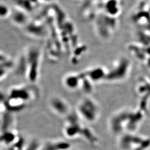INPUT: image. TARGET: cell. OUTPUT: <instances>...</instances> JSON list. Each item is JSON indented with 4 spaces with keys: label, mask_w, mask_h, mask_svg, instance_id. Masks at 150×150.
<instances>
[{
    "label": "cell",
    "mask_w": 150,
    "mask_h": 150,
    "mask_svg": "<svg viewBox=\"0 0 150 150\" xmlns=\"http://www.w3.org/2000/svg\"><path fill=\"white\" fill-rule=\"evenodd\" d=\"M76 113L80 118L87 122L93 123L100 117V108L98 104L93 99L87 97L78 103Z\"/></svg>",
    "instance_id": "cell-1"
},
{
    "label": "cell",
    "mask_w": 150,
    "mask_h": 150,
    "mask_svg": "<svg viewBox=\"0 0 150 150\" xmlns=\"http://www.w3.org/2000/svg\"><path fill=\"white\" fill-rule=\"evenodd\" d=\"M27 62L26 77L32 83H35L38 78L40 66L41 52L40 49L35 46L28 48L25 53Z\"/></svg>",
    "instance_id": "cell-2"
},
{
    "label": "cell",
    "mask_w": 150,
    "mask_h": 150,
    "mask_svg": "<svg viewBox=\"0 0 150 150\" xmlns=\"http://www.w3.org/2000/svg\"><path fill=\"white\" fill-rule=\"evenodd\" d=\"M117 25L116 17L105 13L97 16L95 21V28L100 38L107 39L112 33Z\"/></svg>",
    "instance_id": "cell-3"
},
{
    "label": "cell",
    "mask_w": 150,
    "mask_h": 150,
    "mask_svg": "<svg viewBox=\"0 0 150 150\" xmlns=\"http://www.w3.org/2000/svg\"><path fill=\"white\" fill-rule=\"evenodd\" d=\"M35 89L31 86L22 85L12 87L8 91L7 97L27 105L35 100Z\"/></svg>",
    "instance_id": "cell-4"
},
{
    "label": "cell",
    "mask_w": 150,
    "mask_h": 150,
    "mask_svg": "<svg viewBox=\"0 0 150 150\" xmlns=\"http://www.w3.org/2000/svg\"><path fill=\"white\" fill-rule=\"evenodd\" d=\"M79 116L76 115L71 114L67 117V121L64 129V133L68 139H76L81 136L82 126L79 121Z\"/></svg>",
    "instance_id": "cell-5"
},
{
    "label": "cell",
    "mask_w": 150,
    "mask_h": 150,
    "mask_svg": "<svg viewBox=\"0 0 150 150\" xmlns=\"http://www.w3.org/2000/svg\"><path fill=\"white\" fill-rule=\"evenodd\" d=\"M48 105L50 109L60 116L67 117L71 113L70 105L64 98L54 95L49 99Z\"/></svg>",
    "instance_id": "cell-6"
},
{
    "label": "cell",
    "mask_w": 150,
    "mask_h": 150,
    "mask_svg": "<svg viewBox=\"0 0 150 150\" xmlns=\"http://www.w3.org/2000/svg\"><path fill=\"white\" fill-rule=\"evenodd\" d=\"M129 62L126 58H120L115 62L112 69L107 71L105 80L107 81H115L119 80L123 77V74H125V71Z\"/></svg>",
    "instance_id": "cell-7"
},
{
    "label": "cell",
    "mask_w": 150,
    "mask_h": 150,
    "mask_svg": "<svg viewBox=\"0 0 150 150\" xmlns=\"http://www.w3.org/2000/svg\"><path fill=\"white\" fill-rule=\"evenodd\" d=\"M107 70L101 66H97L84 71L86 76L93 83L105 80Z\"/></svg>",
    "instance_id": "cell-8"
},
{
    "label": "cell",
    "mask_w": 150,
    "mask_h": 150,
    "mask_svg": "<svg viewBox=\"0 0 150 150\" xmlns=\"http://www.w3.org/2000/svg\"><path fill=\"white\" fill-rule=\"evenodd\" d=\"M82 79L81 73L71 74L64 76L63 79V84L64 87L70 90H76L80 88Z\"/></svg>",
    "instance_id": "cell-9"
},
{
    "label": "cell",
    "mask_w": 150,
    "mask_h": 150,
    "mask_svg": "<svg viewBox=\"0 0 150 150\" xmlns=\"http://www.w3.org/2000/svg\"><path fill=\"white\" fill-rule=\"evenodd\" d=\"M14 62L5 54H1V80L7 75L8 71L13 69Z\"/></svg>",
    "instance_id": "cell-10"
},
{
    "label": "cell",
    "mask_w": 150,
    "mask_h": 150,
    "mask_svg": "<svg viewBox=\"0 0 150 150\" xmlns=\"http://www.w3.org/2000/svg\"><path fill=\"white\" fill-rule=\"evenodd\" d=\"M19 135L15 129L2 132L1 143L6 147H9L18 139Z\"/></svg>",
    "instance_id": "cell-11"
},
{
    "label": "cell",
    "mask_w": 150,
    "mask_h": 150,
    "mask_svg": "<svg viewBox=\"0 0 150 150\" xmlns=\"http://www.w3.org/2000/svg\"><path fill=\"white\" fill-rule=\"evenodd\" d=\"M82 79L81 82V89L86 95H91L94 91L93 82H92L87 76L84 72H81Z\"/></svg>",
    "instance_id": "cell-12"
},
{
    "label": "cell",
    "mask_w": 150,
    "mask_h": 150,
    "mask_svg": "<svg viewBox=\"0 0 150 150\" xmlns=\"http://www.w3.org/2000/svg\"><path fill=\"white\" fill-rule=\"evenodd\" d=\"M81 137H83L90 144L93 146L97 145L98 143V139L94 132L89 127H83Z\"/></svg>",
    "instance_id": "cell-13"
},
{
    "label": "cell",
    "mask_w": 150,
    "mask_h": 150,
    "mask_svg": "<svg viewBox=\"0 0 150 150\" xmlns=\"http://www.w3.org/2000/svg\"><path fill=\"white\" fill-rule=\"evenodd\" d=\"M12 20L15 24L23 25L27 22V15H25V10H16L12 15Z\"/></svg>",
    "instance_id": "cell-14"
},
{
    "label": "cell",
    "mask_w": 150,
    "mask_h": 150,
    "mask_svg": "<svg viewBox=\"0 0 150 150\" xmlns=\"http://www.w3.org/2000/svg\"><path fill=\"white\" fill-rule=\"evenodd\" d=\"M25 139L19 136L16 141L8 147V150H25Z\"/></svg>",
    "instance_id": "cell-15"
},
{
    "label": "cell",
    "mask_w": 150,
    "mask_h": 150,
    "mask_svg": "<svg viewBox=\"0 0 150 150\" xmlns=\"http://www.w3.org/2000/svg\"><path fill=\"white\" fill-rule=\"evenodd\" d=\"M40 147V144L37 140H33L26 146L25 150H38Z\"/></svg>",
    "instance_id": "cell-16"
},
{
    "label": "cell",
    "mask_w": 150,
    "mask_h": 150,
    "mask_svg": "<svg viewBox=\"0 0 150 150\" xmlns=\"http://www.w3.org/2000/svg\"><path fill=\"white\" fill-rule=\"evenodd\" d=\"M11 14L9 8L6 5H1V16L2 18H6Z\"/></svg>",
    "instance_id": "cell-17"
}]
</instances>
